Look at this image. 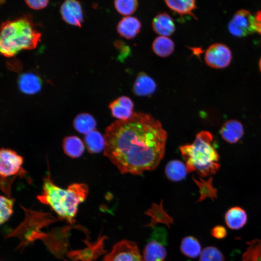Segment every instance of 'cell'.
Wrapping results in <instances>:
<instances>
[{
  "label": "cell",
  "instance_id": "obj_22",
  "mask_svg": "<svg viewBox=\"0 0 261 261\" xmlns=\"http://www.w3.org/2000/svg\"><path fill=\"white\" fill-rule=\"evenodd\" d=\"M62 146L65 154L72 158L81 156L85 149L83 141L76 136L66 137L63 139Z\"/></svg>",
  "mask_w": 261,
  "mask_h": 261
},
{
  "label": "cell",
  "instance_id": "obj_33",
  "mask_svg": "<svg viewBox=\"0 0 261 261\" xmlns=\"http://www.w3.org/2000/svg\"><path fill=\"white\" fill-rule=\"evenodd\" d=\"M199 261H224V257L217 248L208 246L201 252Z\"/></svg>",
  "mask_w": 261,
  "mask_h": 261
},
{
  "label": "cell",
  "instance_id": "obj_3",
  "mask_svg": "<svg viewBox=\"0 0 261 261\" xmlns=\"http://www.w3.org/2000/svg\"><path fill=\"white\" fill-rule=\"evenodd\" d=\"M213 136L208 131H202L191 144L179 147L185 161L188 173L196 172L201 177L215 174L220 167L219 155L212 145Z\"/></svg>",
  "mask_w": 261,
  "mask_h": 261
},
{
  "label": "cell",
  "instance_id": "obj_31",
  "mask_svg": "<svg viewBox=\"0 0 261 261\" xmlns=\"http://www.w3.org/2000/svg\"><path fill=\"white\" fill-rule=\"evenodd\" d=\"M15 200L1 195L0 197V223L7 221L12 215L13 207Z\"/></svg>",
  "mask_w": 261,
  "mask_h": 261
},
{
  "label": "cell",
  "instance_id": "obj_16",
  "mask_svg": "<svg viewBox=\"0 0 261 261\" xmlns=\"http://www.w3.org/2000/svg\"><path fill=\"white\" fill-rule=\"evenodd\" d=\"M152 27L156 33L166 37L172 35L175 30L173 19L165 12L155 16L152 21Z\"/></svg>",
  "mask_w": 261,
  "mask_h": 261
},
{
  "label": "cell",
  "instance_id": "obj_36",
  "mask_svg": "<svg viewBox=\"0 0 261 261\" xmlns=\"http://www.w3.org/2000/svg\"><path fill=\"white\" fill-rule=\"evenodd\" d=\"M211 233L214 237L218 239H221L226 236L227 231L223 226H217L212 229Z\"/></svg>",
  "mask_w": 261,
  "mask_h": 261
},
{
  "label": "cell",
  "instance_id": "obj_15",
  "mask_svg": "<svg viewBox=\"0 0 261 261\" xmlns=\"http://www.w3.org/2000/svg\"><path fill=\"white\" fill-rule=\"evenodd\" d=\"M142 27L140 21L136 17L128 16L123 17L118 23L116 30L120 36L126 39L135 38Z\"/></svg>",
  "mask_w": 261,
  "mask_h": 261
},
{
  "label": "cell",
  "instance_id": "obj_8",
  "mask_svg": "<svg viewBox=\"0 0 261 261\" xmlns=\"http://www.w3.org/2000/svg\"><path fill=\"white\" fill-rule=\"evenodd\" d=\"M166 231L156 228L143 251L144 261H163L167 255L165 246L167 243Z\"/></svg>",
  "mask_w": 261,
  "mask_h": 261
},
{
  "label": "cell",
  "instance_id": "obj_24",
  "mask_svg": "<svg viewBox=\"0 0 261 261\" xmlns=\"http://www.w3.org/2000/svg\"><path fill=\"white\" fill-rule=\"evenodd\" d=\"M165 173L167 177L172 181L183 180L188 173L186 164L179 160H173L166 165Z\"/></svg>",
  "mask_w": 261,
  "mask_h": 261
},
{
  "label": "cell",
  "instance_id": "obj_29",
  "mask_svg": "<svg viewBox=\"0 0 261 261\" xmlns=\"http://www.w3.org/2000/svg\"><path fill=\"white\" fill-rule=\"evenodd\" d=\"M195 182L200 189V196L198 201H202L206 198L212 200L217 197V190L212 185V178L211 177L207 180L200 178L199 180L193 178Z\"/></svg>",
  "mask_w": 261,
  "mask_h": 261
},
{
  "label": "cell",
  "instance_id": "obj_19",
  "mask_svg": "<svg viewBox=\"0 0 261 261\" xmlns=\"http://www.w3.org/2000/svg\"><path fill=\"white\" fill-rule=\"evenodd\" d=\"M19 89L24 93L33 94L38 92L41 88L40 78L32 73L21 74L18 81Z\"/></svg>",
  "mask_w": 261,
  "mask_h": 261
},
{
  "label": "cell",
  "instance_id": "obj_27",
  "mask_svg": "<svg viewBox=\"0 0 261 261\" xmlns=\"http://www.w3.org/2000/svg\"><path fill=\"white\" fill-rule=\"evenodd\" d=\"M74 129L79 132L85 135L95 130L96 122L94 118L87 113L78 115L73 120Z\"/></svg>",
  "mask_w": 261,
  "mask_h": 261
},
{
  "label": "cell",
  "instance_id": "obj_13",
  "mask_svg": "<svg viewBox=\"0 0 261 261\" xmlns=\"http://www.w3.org/2000/svg\"><path fill=\"white\" fill-rule=\"evenodd\" d=\"M133 106L132 101L125 96L118 97L109 105L112 115L121 120H127L132 116L134 113Z\"/></svg>",
  "mask_w": 261,
  "mask_h": 261
},
{
  "label": "cell",
  "instance_id": "obj_25",
  "mask_svg": "<svg viewBox=\"0 0 261 261\" xmlns=\"http://www.w3.org/2000/svg\"><path fill=\"white\" fill-rule=\"evenodd\" d=\"M152 48L156 55L165 58L170 56L174 51V44L168 37L160 36L154 39Z\"/></svg>",
  "mask_w": 261,
  "mask_h": 261
},
{
  "label": "cell",
  "instance_id": "obj_6",
  "mask_svg": "<svg viewBox=\"0 0 261 261\" xmlns=\"http://www.w3.org/2000/svg\"><path fill=\"white\" fill-rule=\"evenodd\" d=\"M228 28L230 33L237 37H245L257 32L256 16L247 10H240L229 21Z\"/></svg>",
  "mask_w": 261,
  "mask_h": 261
},
{
  "label": "cell",
  "instance_id": "obj_14",
  "mask_svg": "<svg viewBox=\"0 0 261 261\" xmlns=\"http://www.w3.org/2000/svg\"><path fill=\"white\" fill-rule=\"evenodd\" d=\"M156 88L157 85L153 79L147 73L140 72L133 84L132 91L137 96H150Z\"/></svg>",
  "mask_w": 261,
  "mask_h": 261
},
{
  "label": "cell",
  "instance_id": "obj_9",
  "mask_svg": "<svg viewBox=\"0 0 261 261\" xmlns=\"http://www.w3.org/2000/svg\"><path fill=\"white\" fill-rule=\"evenodd\" d=\"M103 261H144L136 244L132 241L122 240L116 243Z\"/></svg>",
  "mask_w": 261,
  "mask_h": 261
},
{
  "label": "cell",
  "instance_id": "obj_26",
  "mask_svg": "<svg viewBox=\"0 0 261 261\" xmlns=\"http://www.w3.org/2000/svg\"><path fill=\"white\" fill-rule=\"evenodd\" d=\"M84 142L90 153H97L104 149L105 142L104 136L96 130L85 135Z\"/></svg>",
  "mask_w": 261,
  "mask_h": 261
},
{
  "label": "cell",
  "instance_id": "obj_10",
  "mask_svg": "<svg viewBox=\"0 0 261 261\" xmlns=\"http://www.w3.org/2000/svg\"><path fill=\"white\" fill-rule=\"evenodd\" d=\"M232 54L230 49L225 44L215 43L206 50L204 60L209 67L215 69H223L230 64Z\"/></svg>",
  "mask_w": 261,
  "mask_h": 261
},
{
  "label": "cell",
  "instance_id": "obj_1",
  "mask_svg": "<svg viewBox=\"0 0 261 261\" xmlns=\"http://www.w3.org/2000/svg\"><path fill=\"white\" fill-rule=\"evenodd\" d=\"M104 155L121 174H141L155 169L164 157L167 134L151 115L135 112L108 126L103 136Z\"/></svg>",
  "mask_w": 261,
  "mask_h": 261
},
{
  "label": "cell",
  "instance_id": "obj_17",
  "mask_svg": "<svg viewBox=\"0 0 261 261\" xmlns=\"http://www.w3.org/2000/svg\"><path fill=\"white\" fill-rule=\"evenodd\" d=\"M244 134L242 124L236 120L226 121L221 127L220 135L226 142L233 144L237 142Z\"/></svg>",
  "mask_w": 261,
  "mask_h": 261
},
{
  "label": "cell",
  "instance_id": "obj_11",
  "mask_svg": "<svg viewBox=\"0 0 261 261\" xmlns=\"http://www.w3.org/2000/svg\"><path fill=\"white\" fill-rule=\"evenodd\" d=\"M107 237L100 236L98 240L91 243L85 241L87 246L85 248L76 251H71L67 253L68 256L74 261H95L100 255L104 253V241Z\"/></svg>",
  "mask_w": 261,
  "mask_h": 261
},
{
  "label": "cell",
  "instance_id": "obj_34",
  "mask_svg": "<svg viewBox=\"0 0 261 261\" xmlns=\"http://www.w3.org/2000/svg\"><path fill=\"white\" fill-rule=\"evenodd\" d=\"M116 47L120 51V58H124L130 54V50L129 47L121 41H117L115 43Z\"/></svg>",
  "mask_w": 261,
  "mask_h": 261
},
{
  "label": "cell",
  "instance_id": "obj_20",
  "mask_svg": "<svg viewBox=\"0 0 261 261\" xmlns=\"http://www.w3.org/2000/svg\"><path fill=\"white\" fill-rule=\"evenodd\" d=\"M225 222L227 226L233 230L242 228L247 221V215L242 208L235 206L228 210L225 216Z\"/></svg>",
  "mask_w": 261,
  "mask_h": 261
},
{
  "label": "cell",
  "instance_id": "obj_7",
  "mask_svg": "<svg viewBox=\"0 0 261 261\" xmlns=\"http://www.w3.org/2000/svg\"><path fill=\"white\" fill-rule=\"evenodd\" d=\"M23 158L15 151L2 148L0 151V181L8 178H15L17 175H24L26 172L22 168Z\"/></svg>",
  "mask_w": 261,
  "mask_h": 261
},
{
  "label": "cell",
  "instance_id": "obj_37",
  "mask_svg": "<svg viewBox=\"0 0 261 261\" xmlns=\"http://www.w3.org/2000/svg\"><path fill=\"white\" fill-rule=\"evenodd\" d=\"M259 65L260 70V71L261 72V58L260 59L259 62Z\"/></svg>",
  "mask_w": 261,
  "mask_h": 261
},
{
  "label": "cell",
  "instance_id": "obj_23",
  "mask_svg": "<svg viewBox=\"0 0 261 261\" xmlns=\"http://www.w3.org/2000/svg\"><path fill=\"white\" fill-rule=\"evenodd\" d=\"M162 203L163 202L161 201L159 204H152L151 208L146 211V214L151 218L147 226L153 227L158 223H162L169 227V225L173 223L172 218L163 209Z\"/></svg>",
  "mask_w": 261,
  "mask_h": 261
},
{
  "label": "cell",
  "instance_id": "obj_4",
  "mask_svg": "<svg viewBox=\"0 0 261 261\" xmlns=\"http://www.w3.org/2000/svg\"><path fill=\"white\" fill-rule=\"evenodd\" d=\"M41 36V33L27 17L2 22L0 27V53L6 57H12L22 50L34 49Z\"/></svg>",
  "mask_w": 261,
  "mask_h": 261
},
{
  "label": "cell",
  "instance_id": "obj_2",
  "mask_svg": "<svg viewBox=\"0 0 261 261\" xmlns=\"http://www.w3.org/2000/svg\"><path fill=\"white\" fill-rule=\"evenodd\" d=\"M88 192L84 183H73L67 189L56 185L49 174L44 179L43 191L37 198L42 203L49 205L60 219L73 224L80 203L86 199Z\"/></svg>",
  "mask_w": 261,
  "mask_h": 261
},
{
  "label": "cell",
  "instance_id": "obj_30",
  "mask_svg": "<svg viewBox=\"0 0 261 261\" xmlns=\"http://www.w3.org/2000/svg\"><path fill=\"white\" fill-rule=\"evenodd\" d=\"M247 244L242 261H261V239H255Z\"/></svg>",
  "mask_w": 261,
  "mask_h": 261
},
{
  "label": "cell",
  "instance_id": "obj_35",
  "mask_svg": "<svg viewBox=\"0 0 261 261\" xmlns=\"http://www.w3.org/2000/svg\"><path fill=\"white\" fill-rule=\"evenodd\" d=\"M27 5L30 8L39 10L45 7L48 4V0H25Z\"/></svg>",
  "mask_w": 261,
  "mask_h": 261
},
{
  "label": "cell",
  "instance_id": "obj_21",
  "mask_svg": "<svg viewBox=\"0 0 261 261\" xmlns=\"http://www.w3.org/2000/svg\"><path fill=\"white\" fill-rule=\"evenodd\" d=\"M167 6L174 12L181 16L190 15L196 18L193 12L197 8L194 0H166Z\"/></svg>",
  "mask_w": 261,
  "mask_h": 261
},
{
  "label": "cell",
  "instance_id": "obj_32",
  "mask_svg": "<svg viewBox=\"0 0 261 261\" xmlns=\"http://www.w3.org/2000/svg\"><path fill=\"white\" fill-rule=\"evenodd\" d=\"M114 5L120 14L128 16L136 11L138 2L136 0H116Z\"/></svg>",
  "mask_w": 261,
  "mask_h": 261
},
{
  "label": "cell",
  "instance_id": "obj_5",
  "mask_svg": "<svg viewBox=\"0 0 261 261\" xmlns=\"http://www.w3.org/2000/svg\"><path fill=\"white\" fill-rule=\"evenodd\" d=\"M25 213V218L23 222L7 237H17L20 242L16 249H23L26 246L38 239L43 240L47 233L42 232L40 230L57 219L49 213L37 212L25 208L21 206Z\"/></svg>",
  "mask_w": 261,
  "mask_h": 261
},
{
  "label": "cell",
  "instance_id": "obj_28",
  "mask_svg": "<svg viewBox=\"0 0 261 261\" xmlns=\"http://www.w3.org/2000/svg\"><path fill=\"white\" fill-rule=\"evenodd\" d=\"M180 248L185 255L192 258L199 256L201 251V246L199 241L191 236H186L183 239Z\"/></svg>",
  "mask_w": 261,
  "mask_h": 261
},
{
  "label": "cell",
  "instance_id": "obj_18",
  "mask_svg": "<svg viewBox=\"0 0 261 261\" xmlns=\"http://www.w3.org/2000/svg\"><path fill=\"white\" fill-rule=\"evenodd\" d=\"M69 230V227L62 228L60 236H58V233L56 232H55L56 233L55 236L52 233H50L51 235L55 238V240L48 237L47 235L43 239L51 252L57 256L58 257L62 256L61 255L65 250L67 245L66 241L67 240L66 238Z\"/></svg>",
  "mask_w": 261,
  "mask_h": 261
},
{
  "label": "cell",
  "instance_id": "obj_12",
  "mask_svg": "<svg viewBox=\"0 0 261 261\" xmlns=\"http://www.w3.org/2000/svg\"><path fill=\"white\" fill-rule=\"evenodd\" d=\"M60 12L62 19L67 23L81 27L83 15L78 1L74 0L65 1L60 7Z\"/></svg>",
  "mask_w": 261,
  "mask_h": 261
}]
</instances>
